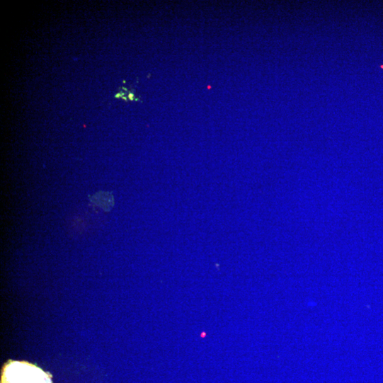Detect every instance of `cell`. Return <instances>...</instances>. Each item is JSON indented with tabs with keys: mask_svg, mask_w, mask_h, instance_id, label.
Listing matches in <instances>:
<instances>
[{
	"mask_svg": "<svg viewBox=\"0 0 383 383\" xmlns=\"http://www.w3.org/2000/svg\"><path fill=\"white\" fill-rule=\"evenodd\" d=\"M1 383H53L52 375L25 361L9 360L3 369Z\"/></svg>",
	"mask_w": 383,
	"mask_h": 383,
	"instance_id": "cell-1",
	"label": "cell"
},
{
	"mask_svg": "<svg viewBox=\"0 0 383 383\" xmlns=\"http://www.w3.org/2000/svg\"><path fill=\"white\" fill-rule=\"evenodd\" d=\"M91 201L105 212H110L114 206V198L109 192H99L91 198Z\"/></svg>",
	"mask_w": 383,
	"mask_h": 383,
	"instance_id": "cell-2",
	"label": "cell"
}]
</instances>
